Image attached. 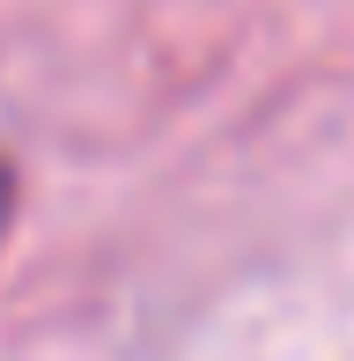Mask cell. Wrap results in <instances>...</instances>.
I'll return each mask as SVG.
<instances>
[{
    "mask_svg": "<svg viewBox=\"0 0 354 361\" xmlns=\"http://www.w3.org/2000/svg\"><path fill=\"white\" fill-rule=\"evenodd\" d=\"M8 207H15V185H8V170H0V228H8Z\"/></svg>",
    "mask_w": 354,
    "mask_h": 361,
    "instance_id": "6da1fadb",
    "label": "cell"
}]
</instances>
